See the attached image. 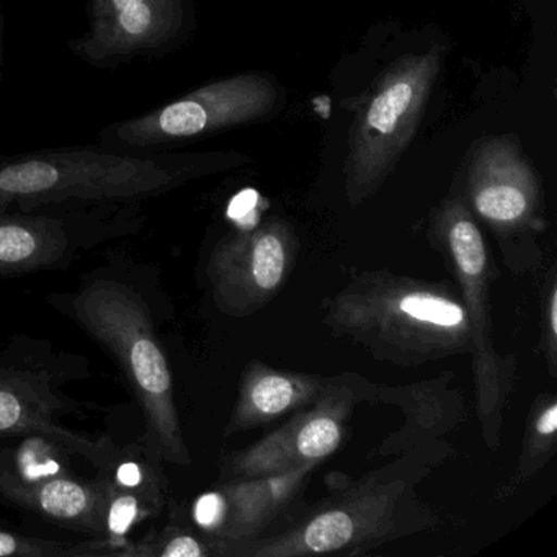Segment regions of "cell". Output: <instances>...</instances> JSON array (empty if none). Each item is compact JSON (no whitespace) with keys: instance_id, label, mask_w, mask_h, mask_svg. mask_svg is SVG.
Returning <instances> with one entry per match:
<instances>
[{"instance_id":"cell-9","label":"cell","mask_w":557,"mask_h":557,"mask_svg":"<svg viewBox=\"0 0 557 557\" xmlns=\"http://www.w3.org/2000/svg\"><path fill=\"white\" fill-rule=\"evenodd\" d=\"M138 203L53 205L0 211V276L66 265L77 253L141 227Z\"/></svg>"},{"instance_id":"cell-3","label":"cell","mask_w":557,"mask_h":557,"mask_svg":"<svg viewBox=\"0 0 557 557\" xmlns=\"http://www.w3.org/2000/svg\"><path fill=\"white\" fill-rule=\"evenodd\" d=\"M51 301L115 358L145 413L146 442L156 458L190 466L171 367L143 296L126 283L92 278Z\"/></svg>"},{"instance_id":"cell-1","label":"cell","mask_w":557,"mask_h":557,"mask_svg":"<svg viewBox=\"0 0 557 557\" xmlns=\"http://www.w3.org/2000/svg\"><path fill=\"white\" fill-rule=\"evenodd\" d=\"M244 161L230 152H126L97 143L0 156V211L138 203Z\"/></svg>"},{"instance_id":"cell-8","label":"cell","mask_w":557,"mask_h":557,"mask_svg":"<svg viewBox=\"0 0 557 557\" xmlns=\"http://www.w3.org/2000/svg\"><path fill=\"white\" fill-rule=\"evenodd\" d=\"M440 243L445 247L461 288L471 335L475 400L485 445L500 443L504 409L513 384V364L505 363L495 351L488 312V253L484 237L471 211L461 200L443 205L435 221Z\"/></svg>"},{"instance_id":"cell-17","label":"cell","mask_w":557,"mask_h":557,"mask_svg":"<svg viewBox=\"0 0 557 557\" xmlns=\"http://www.w3.org/2000/svg\"><path fill=\"white\" fill-rule=\"evenodd\" d=\"M159 492V487H122L110 478L106 507V541L115 549L116 557H123L129 530L146 518L149 508L161 504Z\"/></svg>"},{"instance_id":"cell-5","label":"cell","mask_w":557,"mask_h":557,"mask_svg":"<svg viewBox=\"0 0 557 557\" xmlns=\"http://www.w3.org/2000/svg\"><path fill=\"white\" fill-rule=\"evenodd\" d=\"M442 66L443 48L436 45L397 60L377 81L351 129L345 164L351 205L373 195L409 148Z\"/></svg>"},{"instance_id":"cell-4","label":"cell","mask_w":557,"mask_h":557,"mask_svg":"<svg viewBox=\"0 0 557 557\" xmlns=\"http://www.w3.org/2000/svg\"><path fill=\"white\" fill-rule=\"evenodd\" d=\"M89 376L79 355L54 351L30 337L11 338L0 350V438L40 436L107 471L115 462V445L64 423V417L81 412L64 386Z\"/></svg>"},{"instance_id":"cell-13","label":"cell","mask_w":557,"mask_h":557,"mask_svg":"<svg viewBox=\"0 0 557 557\" xmlns=\"http://www.w3.org/2000/svg\"><path fill=\"white\" fill-rule=\"evenodd\" d=\"M468 188L475 213L500 233L528 226L540 203L533 168L517 143L505 136L484 139L475 148Z\"/></svg>"},{"instance_id":"cell-11","label":"cell","mask_w":557,"mask_h":557,"mask_svg":"<svg viewBox=\"0 0 557 557\" xmlns=\"http://www.w3.org/2000/svg\"><path fill=\"white\" fill-rule=\"evenodd\" d=\"M295 256V233L276 218L224 236L207 267L218 308L236 318L265 308L285 283Z\"/></svg>"},{"instance_id":"cell-19","label":"cell","mask_w":557,"mask_h":557,"mask_svg":"<svg viewBox=\"0 0 557 557\" xmlns=\"http://www.w3.org/2000/svg\"><path fill=\"white\" fill-rule=\"evenodd\" d=\"M115 557V549L106 540L87 543H61L22 536L11 531L0 530V557Z\"/></svg>"},{"instance_id":"cell-12","label":"cell","mask_w":557,"mask_h":557,"mask_svg":"<svg viewBox=\"0 0 557 557\" xmlns=\"http://www.w3.org/2000/svg\"><path fill=\"white\" fill-rule=\"evenodd\" d=\"M354 399L348 386L329 381L321 397L296 410L285 425L250 448L227 456L221 465V478L256 479L315 468L341 446Z\"/></svg>"},{"instance_id":"cell-16","label":"cell","mask_w":557,"mask_h":557,"mask_svg":"<svg viewBox=\"0 0 557 557\" xmlns=\"http://www.w3.org/2000/svg\"><path fill=\"white\" fill-rule=\"evenodd\" d=\"M314 468H301L285 474L224 481L220 491L226 513L220 530L207 541H243L256 537L285 511Z\"/></svg>"},{"instance_id":"cell-21","label":"cell","mask_w":557,"mask_h":557,"mask_svg":"<svg viewBox=\"0 0 557 557\" xmlns=\"http://www.w3.org/2000/svg\"><path fill=\"white\" fill-rule=\"evenodd\" d=\"M226 513V502L220 488L201 495L194 505V520L203 530L207 537L213 536L220 530Z\"/></svg>"},{"instance_id":"cell-2","label":"cell","mask_w":557,"mask_h":557,"mask_svg":"<svg viewBox=\"0 0 557 557\" xmlns=\"http://www.w3.org/2000/svg\"><path fill=\"white\" fill-rule=\"evenodd\" d=\"M324 322L337 337L350 338L377 360L399 367L471 350L461 295L443 283L389 272L354 280L332 299Z\"/></svg>"},{"instance_id":"cell-18","label":"cell","mask_w":557,"mask_h":557,"mask_svg":"<svg viewBox=\"0 0 557 557\" xmlns=\"http://www.w3.org/2000/svg\"><path fill=\"white\" fill-rule=\"evenodd\" d=\"M556 433L557 400L554 396H544V400H537L530 412L515 484L533 478L553 458L556 453Z\"/></svg>"},{"instance_id":"cell-23","label":"cell","mask_w":557,"mask_h":557,"mask_svg":"<svg viewBox=\"0 0 557 557\" xmlns=\"http://www.w3.org/2000/svg\"><path fill=\"white\" fill-rule=\"evenodd\" d=\"M5 73V22L2 0H0V84L4 83Z\"/></svg>"},{"instance_id":"cell-15","label":"cell","mask_w":557,"mask_h":557,"mask_svg":"<svg viewBox=\"0 0 557 557\" xmlns=\"http://www.w3.org/2000/svg\"><path fill=\"white\" fill-rule=\"evenodd\" d=\"M327 384L329 380L324 377L276 371L253 361L244 373L239 397L224 436L265 425L286 413L311 406Z\"/></svg>"},{"instance_id":"cell-14","label":"cell","mask_w":557,"mask_h":557,"mask_svg":"<svg viewBox=\"0 0 557 557\" xmlns=\"http://www.w3.org/2000/svg\"><path fill=\"white\" fill-rule=\"evenodd\" d=\"M110 475L96 481L73 478L67 472L24 479L0 461V494L45 520L106 540V507Z\"/></svg>"},{"instance_id":"cell-6","label":"cell","mask_w":557,"mask_h":557,"mask_svg":"<svg viewBox=\"0 0 557 557\" xmlns=\"http://www.w3.org/2000/svg\"><path fill=\"white\" fill-rule=\"evenodd\" d=\"M409 479L374 472L318 513L270 536L208 541L211 556L292 557L338 553L403 534L400 504Z\"/></svg>"},{"instance_id":"cell-10","label":"cell","mask_w":557,"mask_h":557,"mask_svg":"<svg viewBox=\"0 0 557 557\" xmlns=\"http://www.w3.org/2000/svg\"><path fill=\"white\" fill-rule=\"evenodd\" d=\"M188 18V0H87V30L67 47L83 63L113 70L174 50Z\"/></svg>"},{"instance_id":"cell-7","label":"cell","mask_w":557,"mask_h":557,"mask_svg":"<svg viewBox=\"0 0 557 557\" xmlns=\"http://www.w3.org/2000/svg\"><path fill=\"white\" fill-rule=\"evenodd\" d=\"M280 103V90L269 77L239 74L198 87L143 115L112 123L97 145L113 151H171L190 139L259 122Z\"/></svg>"},{"instance_id":"cell-20","label":"cell","mask_w":557,"mask_h":557,"mask_svg":"<svg viewBox=\"0 0 557 557\" xmlns=\"http://www.w3.org/2000/svg\"><path fill=\"white\" fill-rule=\"evenodd\" d=\"M211 556L207 540L201 541L184 528L171 527L138 543L128 541L123 557H207Z\"/></svg>"},{"instance_id":"cell-22","label":"cell","mask_w":557,"mask_h":557,"mask_svg":"<svg viewBox=\"0 0 557 557\" xmlns=\"http://www.w3.org/2000/svg\"><path fill=\"white\" fill-rule=\"evenodd\" d=\"M543 322L544 348H546L547 363H549L550 374L556 376L557 289L554 283L550 285L549 295H547L546 305H544Z\"/></svg>"}]
</instances>
